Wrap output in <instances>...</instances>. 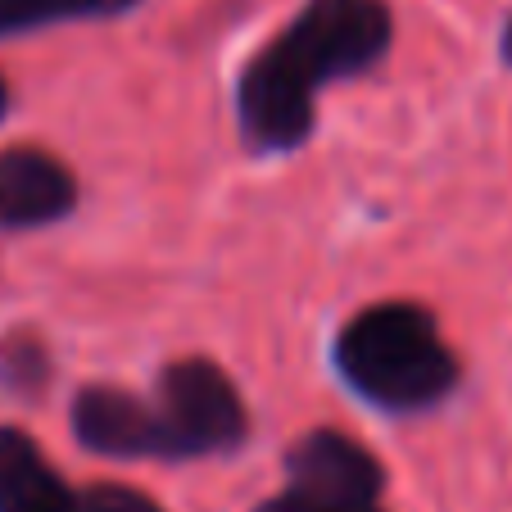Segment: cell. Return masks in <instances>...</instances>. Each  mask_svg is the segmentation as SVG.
Here are the masks:
<instances>
[{"label":"cell","mask_w":512,"mask_h":512,"mask_svg":"<svg viewBox=\"0 0 512 512\" xmlns=\"http://www.w3.org/2000/svg\"><path fill=\"white\" fill-rule=\"evenodd\" d=\"M78 512H164L155 499H145L141 490L127 485H91L87 494H78Z\"/></svg>","instance_id":"9"},{"label":"cell","mask_w":512,"mask_h":512,"mask_svg":"<svg viewBox=\"0 0 512 512\" xmlns=\"http://www.w3.org/2000/svg\"><path fill=\"white\" fill-rule=\"evenodd\" d=\"M503 55L512 59V19H508V28H503Z\"/></svg>","instance_id":"13"},{"label":"cell","mask_w":512,"mask_h":512,"mask_svg":"<svg viewBox=\"0 0 512 512\" xmlns=\"http://www.w3.org/2000/svg\"><path fill=\"white\" fill-rule=\"evenodd\" d=\"M259 512H381V508L377 503H340V499H318V494H300V490H281Z\"/></svg>","instance_id":"11"},{"label":"cell","mask_w":512,"mask_h":512,"mask_svg":"<svg viewBox=\"0 0 512 512\" xmlns=\"http://www.w3.org/2000/svg\"><path fill=\"white\" fill-rule=\"evenodd\" d=\"M5 109H10V87H5V78H0V118H5Z\"/></svg>","instance_id":"12"},{"label":"cell","mask_w":512,"mask_h":512,"mask_svg":"<svg viewBox=\"0 0 512 512\" xmlns=\"http://www.w3.org/2000/svg\"><path fill=\"white\" fill-rule=\"evenodd\" d=\"M345 381L381 408H426L458 381V358L417 304L363 309L336 340Z\"/></svg>","instance_id":"2"},{"label":"cell","mask_w":512,"mask_h":512,"mask_svg":"<svg viewBox=\"0 0 512 512\" xmlns=\"http://www.w3.org/2000/svg\"><path fill=\"white\" fill-rule=\"evenodd\" d=\"M73 426H78L82 445L96 454L114 458H177L173 440H168L164 413L150 408L145 399L127 395V390L91 386L73 404Z\"/></svg>","instance_id":"4"},{"label":"cell","mask_w":512,"mask_h":512,"mask_svg":"<svg viewBox=\"0 0 512 512\" xmlns=\"http://www.w3.org/2000/svg\"><path fill=\"white\" fill-rule=\"evenodd\" d=\"M78 204V182L37 145L0 150V227H46Z\"/></svg>","instance_id":"6"},{"label":"cell","mask_w":512,"mask_h":512,"mask_svg":"<svg viewBox=\"0 0 512 512\" xmlns=\"http://www.w3.org/2000/svg\"><path fill=\"white\" fill-rule=\"evenodd\" d=\"M136 0H0V37L32 32L64 19H109L132 10Z\"/></svg>","instance_id":"8"},{"label":"cell","mask_w":512,"mask_h":512,"mask_svg":"<svg viewBox=\"0 0 512 512\" xmlns=\"http://www.w3.org/2000/svg\"><path fill=\"white\" fill-rule=\"evenodd\" d=\"M386 0H304L300 19L241 73L236 109L250 150H295L313 127V100L331 78L372 68L390 50Z\"/></svg>","instance_id":"1"},{"label":"cell","mask_w":512,"mask_h":512,"mask_svg":"<svg viewBox=\"0 0 512 512\" xmlns=\"http://www.w3.org/2000/svg\"><path fill=\"white\" fill-rule=\"evenodd\" d=\"M286 467H290L286 490L340 499V503H377L381 485H386L377 458L340 431H309L300 445L290 449Z\"/></svg>","instance_id":"5"},{"label":"cell","mask_w":512,"mask_h":512,"mask_svg":"<svg viewBox=\"0 0 512 512\" xmlns=\"http://www.w3.org/2000/svg\"><path fill=\"white\" fill-rule=\"evenodd\" d=\"M0 512H78V494L14 426H0Z\"/></svg>","instance_id":"7"},{"label":"cell","mask_w":512,"mask_h":512,"mask_svg":"<svg viewBox=\"0 0 512 512\" xmlns=\"http://www.w3.org/2000/svg\"><path fill=\"white\" fill-rule=\"evenodd\" d=\"M0 358H5V377H10L19 390L41 386V377H46V368H41V349H37V340H28V336L10 340V345L0 349Z\"/></svg>","instance_id":"10"},{"label":"cell","mask_w":512,"mask_h":512,"mask_svg":"<svg viewBox=\"0 0 512 512\" xmlns=\"http://www.w3.org/2000/svg\"><path fill=\"white\" fill-rule=\"evenodd\" d=\"M159 413H164L168 440L177 458L218 454V449L241 445L245 435V404L223 368L204 358L168 363L159 377Z\"/></svg>","instance_id":"3"}]
</instances>
